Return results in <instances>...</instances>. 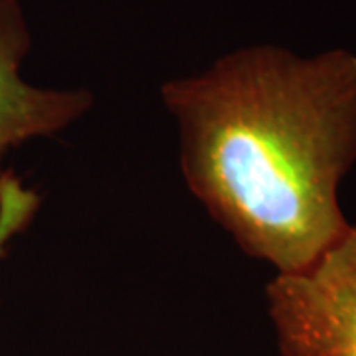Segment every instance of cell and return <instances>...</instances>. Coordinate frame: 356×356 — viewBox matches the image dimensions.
<instances>
[{
    "label": "cell",
    "mask_w": 356,
    "mask_h": 356,
    "mask_svg": "<svg viewBox=\"0 0 356 356\" xmlns=\"http://www.w3.org/2000/svg\"><path fill=\"white\" fill-rule=\"evenodd\" d=\"M32 36L20 0H0V156L26 140L58 135L93 105L88 89H44L22 77Z\"/></svg>",
    "instance_id": "obj_3"
},
{
    "label": "cell",
    "mask_w": 356,
    "mask_h": 356,
    "mask_svg": "<svg viewBox=\"0 0 356 356\" xmlns=\"http://www.w3.org/2000/svg\"><path fill=\"white\" fill-rule=\"evenodd\" d=\"M266 297L281 356H356V226Z\"/></svg>",
    "instance_id": "obj_2"
},
{
    "label": "cell",
    "mask_w": 356,
    "mask_h": 356,
    "mask_svg": "<svg viewBox=\"0 0 356 356\" xmlns=\"http://www.w3.org/2000/svg\"><path fill=\"white\" fill-rule=\"evenodd\" d=\"M40 210V194L26 186L14 170L0 172V261L8 255V248L32 224Z\"/></svg>",
    "instance_id": "obj_4"
},
{
    "label": "cell",
    "mask_w": 356,
    "mask_h": 356,
    "mask_svg": "<svg viewBox=\"0 0 356 356\" xmlns=\"http://www.w3.org/2000/svg\"><path fill=\"white\" fill-rule=\"evenodd\" d=\"M161 99L188 191L243 254L291 273L348 229L339 192L356 165L355 51L252 44L168 79Z\"/></svg>",
    "instance_id": "obj_1"
}]
</instances>
